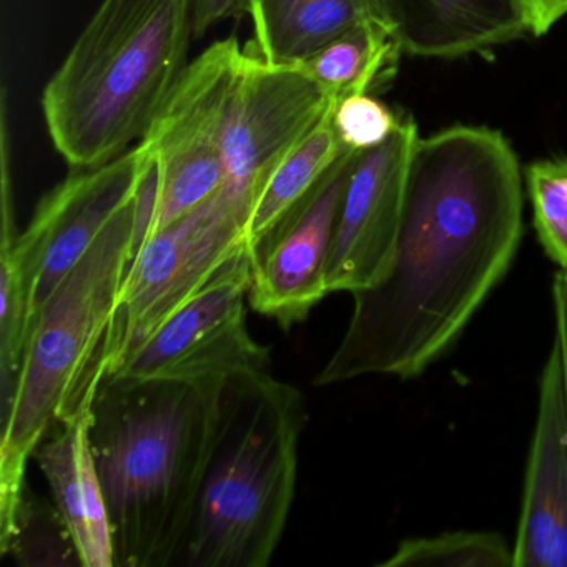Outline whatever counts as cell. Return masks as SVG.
Masks as SVG:
<instances>
[{"instance_id":"6da1fadb","label":"cell","mask_w":567,"mask_h":567,"mask_svg":"<svg viewBox=\"0 0 567 567\" xmlns=\"http://www.w3.org/2000/svg\"><path fill=\"white\" fill-rule=\"evenodd\" d=\"M523 175L501 132L456 125L411 152L393 258L353 311L315 384L423 373L509 270L523 238Z\"/></svg>"},{"instance_id":"7a4b0ae2","label":"cell","mask_w":567,"mask_h":567,"mask_svg":"<svg viewBox=\"0 0 567 567\" xmlns=\"http://www.w3.org/2000/svg\"><path fill=\"white\" fill-rule=\"evenodd\" d=\"M225 378L104 377L89 443L111 520L115 566L178 564L207 470Z\"/></svg>"},{"instance_id":"3957f363","label":"cell","mask_w":567,"mask_h":567,"mask_svg":"<svg viewBox=\"0 0 567 567\" xmlns=\"http://www.w3.org/2000/svg\"><path fill=\"white\" fill-rule=\"evenodd\" d=\"M192 38L195 0H102L42 94L52 144L72 168L144 141L190 64Z\"/></svg>"},{"instance_id":"277c9868","label":"cell","mask_w":567,"mask_h":567,"mask_svg":"<svg viewBox=\"0 0 567 567\" xmlns=\"http://www.w3.org/2000/svg\"><path fill=\"white\" fill-rule=\"evenodd\" d=\"M305 423L307 408L300 391L270 371H240L225 378L181 566L270 564L293 504Z\"/></svg>"},{"instance_id":"5b68a950","label":"cell","mask_w":567,"mask_h":567,"mask_svg":"<svg viewBox=\"0 0 567 567\" xmlns=\"http://www.w3.org/2000/svg\"><path fill=\"white\" fill-rule=\"evenodd\" d=\"M137 228L138 194L32 320L14 400L2 416L0 544L11 533L28 486L29 460L54 424L72 416L104 378L99 354L134 258Z\"/></svg>"},{"instance_id":"8992f818","label":"cell","mask_w":567,"mask_h":567,"mask_svg":"<svg viewBox=\"0 0 567 567\" xmlns=\"http://www.w3.org/2000/svg\"><path fill=\"white\" fill-rule=\"evenodd\" d=\"M251 210L250 202L221 187L137 248L99 354L104 377L121 371L171 315L248 248Z\"/></svg>"},{"instance_id":"52a82bcc","label":"cell","mask_w":567,"mask_h":567,"mask_svg":"<svg viewBox=\"0 0 567 567\" xmlns=\"http://www.w3.org/2000/svg\"><path fill=\"white\" fill-rule=\"evenodd\" d=\"M247 51L215 42L192 61L141 142L155 165L151 214L135 251L152 235L210 200L227 182L225 135Z\"/></svg>"},{"instance_id":"ba28073f","label":"cell","mask_w":567,"mask_h":567,"mask_svg":"<svg viewBox=\"0 0 567 567\" xmlns=\"http://www.w3.org/2000/svg\"><path fill=\"white\" fill-rule=\"evenodd\" d=\"M151 167L147 152L135 145L109 164L79 168L49 192L24 234H16L14 221H2L0 250L11 255L31 288V324L99 235L134 200Z\"/></svg>"},{"instance_id":"9c48e42d","label":"cell","mask_w":567,"mask_h":567,"mask_svg":"<svg viewBox=\"0 0 567 567\" xmlns=\"http://www.w3.org/2000/svg\"><path fill=\"white\" fill-rule=\"evenodd\" d=\"M250 285L251 258L245 248L112 377L202 381L268 370L270 350L258 344L247 327Z\"/></svg>"},{"instance_id":"30bf717a","label":"cell","mask_w":567,"mask_h":567,"mask_svg":"<svg viewBox=\"0 0 567 567\" xmlns=\"http://www.w3.org/2000/svg\"><path fill=\"white\" fill-rule=\"evenodd\" d=\"M337 104L300 65L270 64L247 49L225 135L224 187L255 205L275 168Z\"/></svg>"},{"instance_id":"8fae6325","label":"cell","mask_w":567,"mask_h":567,"mask_svg":"<svg viewBox=\"0 0 567 567\" xmlns=\"http://www.w3.org/2000/svg\"><path fill=\"white\" fill-rule=\"evenodd\" d=\"M360 152L348 151L317 190L251 255L248 303L284 330L328 297L327 270L344 192Z\"/></svg>"},{"instance_id":"7c38bea8","label":"cell","mask_w":567,"mask_h":567,"mask_svg":"<svg viewBox=\"0 0 567 567\" xmlns=\"http://www.w3.org/2000/svg\"><path fill=\"white\" fill-rule=\"evenodd\" d=\"M417 138L420 132L413 118H401L384 144L358 155L328 261V293L367 290L390 267L403 215L411 152Z\"/></svg>"},{"instance_id":"4fadbf2b","label":"cell","mask_w":567,"mask_h":567,"mask_svg":"<svg viewBox=\"0 0 567 567\" xmlns=\"http://www.w3.org/2000/svg\"><path fill=\"white\" fill-rule=\"evenodd\" d=\"M513 567H567V401L556 340L540 374Z\"/></svg>"},{"instance_id":"5bb4252c","label":"cell","mask_w":567,"mask_h":567,"mask_svg":"<svg viewBox=\"0 0 567 567\" xmlns=\"http://www.w3.org/2000/svg\"><path fill=\"white\" fill-rule=\"evenodd\" d=\"M403 54L457 59L530 32L524 0H373Z\"/></svg>"},{"instance_id":"9a60e30c","label":"cell","mask_w":567,"mask_h":567,"mask_svg":"<svg viewBox=\"0 0 567 567\" xmlns=\"http://www.w3.org/2000/svg\"><path fill=\"white\" fill-rule=\"evenodd\" d=\"M97 391V390H95ZM95 391L72 416L58 421L34 453L84 567H114V543L101 477L89 443Z\"/></svg>"},{"instance_id":"2e32d148","label":"cell","mask_w":567,"mask_h":567,"mask_svg":"<svg viewBox=\"0 0 567 567\" xmlns=\"http://www.w3.org/2000/svg\"><path fill=\"white\" fill-rule=\"evenodd\" d=\"M251 54L270 64L297 65L368 19L373 0H251Z\"/></svg>"},{"instance_id":"e0dca14e","label":"cell","mask_w":567,"mask_h":567,"mask_svg":"<svg viewBox=\"0 0 567 567\" xmlns=\"http://www.w3.org/2000/svg\"><path fill=\"white\" fill-rule=\"evenodd\" d=\"M333 111L281 161L258 195L245 234L250 258L310 198L324 175L350 151L334 127Z\"/></svg>"},{"instance_id":"ac0fdd59","label":"cell","mask_w":567,"mask_h":567,"mask_svg":"<svg viewBox=\"0 0 567 567\" xmlns=\"http://www.w3.org/2000/svg\"><path fill=\"white\" fill-rule=\"evenodd\" d=\"M400 54L403 52L386 25L368 19L297 65L340 102L368 94Z\"/></svg>"},{"instance_id":"d6986e66","label":"cell","mask_w":567,"mask_h":567,"mask_svg":"<svg viewBox=\"0 0 567 567\" xmlns=\"http://www.w3.org/2000/svg\"><path fill=\"white\" fill-rule=\"evenodd\" d=\"M25 486L14 524L0 553L21 566H82L74 537L58 507L39 499Z\"/></svg>"},{"instance_id":"ffe728a7","label":"cell","mask_w":567,"mask_h":567,"mask_svg":"<svg viewBox=\"0 0 567 567\" xmlns=\"http://www.w3.org/2000/svg\"><path fill=\"white\" fill-rule=\"evenodd\" d=\"M383 567H513V547L501 534L454 530L406 539Z\"/></svg>"},{"instance_id":"44dd1931","label":"cell","mask_w":567,"mask_h":567,"mask_svg":"<svg viewBox=\"0 0 567 567\" xmlns=\"http://www.w3.org/2000/svg\"><path fill=\"white\" fill-rule=\"evenodd\" d=\"M526 185L537 240L567 274V158L534 162L526 168Z\"/></svg>"},{"instance_id":"7402d4cb","label":"cell","mask_w":567,"mask_h":567,"mask_svg":"<svg viewBox=\"0 0 567 567\" xmlns=\"http://www.w3.org/2000/svg\"><path fill=\"white\" fill-rule=\"evenodd\" d=\"M388 105L370 94L350 95L338 102L333 124L344 147L364 152L384 144L400 125Z\"/></svg>"},{"instance_id":"603a6c76","label":"cell","mask_w":567,"mask_h":567,"mask_svg":"<svg viewBox=\"0 0 567 567\" xmlns=\"http://www.w3.org/2000/svg\"><path fill=\"white\" fill-rule=\"evenodd\" d=\"M251 0H195V38L221 22L248 14Z\"/></svg>"},{"instance_id":"cb8c5ba5","label":"cell","mask_w":567,"mask_h":567,"mask_svg":"<svg viewBox=\"0 0 567 567\" xmlns=\"http://www.w3.org/2000/svg\"><path fill=\"white\" fill-rule=\"evenodd\" d=\"M554 310H556V343L563 361L564 390L567 401V274L559 271L553 285Z\"/></svg>"},{"instance_id":"d4e9b609","label":"cell","mask_w":567,"mask_h":567,"mask_svg":"<svg viewBox=\"0 0 567 567\" xmlns=\"http://www.w3.org/2000/svg\"><path fill=\"white\" fill-rule=\"evenodd\" d=\"M524 6H526L527 18H529V28H533V21L534 18H536L539 0H524Z\"/></svg>"}]
</instances>
